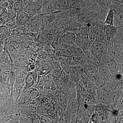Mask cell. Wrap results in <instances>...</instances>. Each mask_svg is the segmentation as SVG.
I'll return each instance as SVG.
<instances>
[{
	"label": "cell",
	"instance_id": "10",
	"mask_svg": "<svg viewBox=\"0 0 123 123\" xmlns=\"http://www.w3.org/2000/svg\"><path fill=\"white\" fill-rule=\"evenodd\" d=\"M25 2L24 0H18L13 4V7L16 13L24 11Z\"/></svg>",
	"mask_w": 123,
	"mask_h": 123
},
{
	"label": "cell",
	"instance_id": "3",
	"mask_svg": "<svg viewBox=\"0 0 123 123\" xmlns=\"http://www.w3.org/2000/svg\"><path fill=\"white\" fill-rule=\"evenodd\" d=\"M74 44L84 52L90 50L92 43L89 38L84 37L78 34L76 35V40Z\"/></svg>",
	"mask_w": 123,
	"mask_h": 123
},
{
	"label": "cell",
	"instance_id": "2",
	"mask_svg": "<svg viewBox=\"0 0 123 123\" xmlns=\"http://www.w3.org/2000/svg\"><path fill=\"white\" fill-rule=\"evenodd\" d=\"M41 18L40 14L31 16L26 26L28 30L32 32H36L39 31L42 26Z\"/></svg>",
	"mask_w": 123,
	"mask_h": 123
},
{
	"label": "cell",
	"instance_id": "12",
	"mask_svg": "<svg viewBox=\"0 0 123 123\" xmlns=\"http://www.w3.org/2000/svg\"><path fill=\"white\" fill-rule=\"evenodd\" d=\"M7 14L8 17L9 21L15 22L17 13L13 7V5L9 6L7 9Z\"/></svg>",
	"mask_w": 123,
	"mask_h": 123
},
{
	"label": "cell",
	"instance_id": "13",
	"mask_svg": "<svg viewBox=\"0 0 123 123\" xmlns=\"http://www.w3.org/2000/svg\"><path fill=\"white\" fill-rule=\"evenodd\" d=\"M87 82L86 85V88L87 92L91 94H94L96 92V87L95 86V84L90 81Z\"/></svg>",
	"mask_w": 123,
	"mask_h": 123
},
{
	"label": "cell",
	"instance_id": "17",
	"mask_svg": "<svg viewBox=\"0 0 123 123\" xmlns=\"http://www.w3.org/2000/svg\"><path fill=\"white\" fill-rule=\"evenodd\" d=\"M6 8H4V7L0 5V17L2 15V14L6 10Z\"/></svg>",
	"mask_w": 123,
	"mask_h": 123
},
{
	"label": "cell",
	"instance_id": "8",
	"mask_svg": "<svg viewBox=\"0 0 123 123\" xmlns=\"http://www.w3.org/2000/svg\"><path fill=\"white\" fill-rule=\"evenodd\" d=\"M114 17L113 10L110 7L108 10L106 15L104 23L108 25L114 26Z\"/></svg>",
	"mask_w": 123,
	"mask_h": 123
},
{
	"label": "cell",
	"instance_id": "9",
	"mask_svg": "<svg viewBox=\"0 0 123 123\" xmlns=\"http://www.w3.org/2000/svg\"><path fill=\"white\" fill-rule=\"evenodd\" d=\"M64 38L65 42L70 47L74 44L76 40V35L74 33L69 32L66 33Z\"/></svg>",
	"mask_w": 123,
	"mask_h": 123
},
{
	"label": "cell",
	"instance_id": "4",
	"mask_svg": "<svg viewBox=\"0 0 123 123\" xmlns=\"http://www.w3.org/2000/svg\"><path fill=\"white\" fill-rule=\"evenodd\" d=\"M123 50L109 47L107 48V54L118 64H123Z\"/></svg>",
	"mask_w": 123,
	"mask_h": 123
},
{
	"label": "cell",
	"instance_id": "6",
	"mask_svg": "<svg viewBox=\"0 0 123 123\" xmlns=\"http://www.w3.org/2000/svg\"><path fill=\"white\" fill-rule=\"evenodd\" d=\"M97 34V28L94 22L91 23L88 30V37L91 43H93L96 39Z\"/></svg>",
	"mask_w": 123,
	"mask_h": 123
},
{
	"label": "cell",
	"instance_id": "5",
	"mask_svg": "<svg viewBox=\"0 0 123 123\" xmlns=\"http://www.w3.org/2000/svg\"><path fill=\"white\" fill-rule=\"evenodd\" d=\"M31 17L30 15L25 11L19 12L17 13L15 23L18 27H24L26 26Z\"/></svg>",
	"mask_w": 123,
	"mask_h": 123
},
{
	"label": "cell",
	"instance_id": "15",
	"mask_svg": "<svg viewBox=\"0 0 123 123\" xmlns=\"http://www.w3.org/2000/svg\"><path fill=\"white\" fill-rule=\"evenodd\" d=\"M5 26L7 28L10 29V30H12V29L18 27L15 22L11 21H8L6 23Z\"/></svg>",
	"mask_w": 123,
	"mask_h": 123
},
{
	"label": "cell",
	"instance_id": "18",
	"mask_svg": "<svg viewBox=\"0 0 123 123\" xmlns=\"http://www.w3.org/2000/svg\"><path fill=\"white\" fill-rule=\"evenodd\" d=\"M18 0H10V3H9V5H13L14 3L17 1Z\"/></svg>",
	"mask_w": 123,
	"mask_h": 123
},
{
	"label": "cell",
	"instance_id": "16",
	"mask_svg": "<svg viewBox=\"0 0 123 123\" xmlns=\"http://www.w3.org/2000/svg\"><path fill=\"white\" fill-rule=\"evenodd\" d=\"M116 104L117 108L123 107V95L121 94L120 95L118 98L117 99Z\"/></svg>",
	"mask_w": 123,
	"mask_h": 123
},
{
	"label": "cell",
	"instance_id": "14",
	"mask_svg": "<svg viewBox=\"0 0 123 123\" xmlns=\"http://www.w3.org/2000/svg\"><path fill=\"white\" fill-rule=\"evenodd\" d=\"M119 95V93L117 92L114 93L111 95L110 98V101L111 103L112 104H115L116 103L117 101Z\"/></svg>",
	"mask_w": 123,
	"mask_h": 123
},
{
	"label": "cell",
	"instance_id": "7",
	"mask_svg": "<svg viewBox=\"0 0 123 123\" xmlns=\"http://www.w3.org/2000/svg\"><path fill=\"white\" fill-rule=\"evenodd\" d=\"M83 52L84 59L91 63L99 66L100 64L99 62L92 55L91 52L90 50Z\"/></svg>",
	"mask_w": 123,
	"mask_h": 123
},
{
	"label": "cell",
	"instance_id": "1",
	"mask_svg": "<svg viewBox=\"0 0 123 123\" xmlns=\"http://www.w3.org/2000/svg\"><path fill=\"white\" fill-rule=\"evenodd\" d=\"M101 63L111 74H114L118 70V64L107 54L102 57Z\"/></svg>",
	"mask_w": 123,
	"mask_h": 123
},
{
	"label": "cell",
	"instance_id": "11",
	"mask_svg": "<svg viewBox=\"0 0 123 123\" xmlns=\"http://www.w3.org/2000/svg\"><path fill=\"white\" fill-rule=\"evenodd\" d=\"M26 31L24 27H18L11 30V34L15 36H21L26 34Z\"/></svg>",
	"mask_w": 123,
	"mask_h": 123
}]
</instances>
